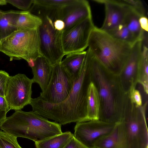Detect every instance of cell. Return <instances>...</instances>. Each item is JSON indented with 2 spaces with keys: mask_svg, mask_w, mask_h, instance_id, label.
Returning a JSON list of instances; mask_svg holds the SVG:
<instances>
[{
  "mask_svg": "<svg viewBox=\"0 0 148 148\" xmlns=\"http://www.w3.org/2000/svg\"><path fill=\"white\" fill-rule=\"evenodd\" d=\"M132 47L95 26L90 34L88 45L94 56L104 67L108 69L124 67Z\"/></svg>",
  "mask_w": 148,
  "mask_h": 148,
  "instance_id": "cell-3",
  "label": "cell"
},
{
  "mask_svg": "<svg viewBox=\"0 0 148 148\" xmlns=\"http://www.w3.org/2000/svg\"><path fill=\"white\" fill-rule=\"evenodd\" d=\"M73 135L68 131L35 142L36 148H64Z\"/></svg>",
  "mask_w": 148,
  "mask_h": 148,
  "instance_id": "cell-22",
  "label": "cell"
},
{
  "mask_svg": "<svg viewBox=\"0 0 148 148\" xmlns=\"http://www.w3.org/2000/svg\"><path fill=\"white\" fill-rule=\"evenodd\" d=\"M115 124L99 120L77 122L74 127L73 135L87 147L92 148L95 141L100 137L110 133Z\"/></svg>",
  "mask_w": 148,
  "mask_h": 148,
  "instance_id": "cell-11",
  "label": "cell"
},
{
  "mask_svg": "<svg viewBox=\"0 0 148 148\" xmlns=\"http://www.w3.org/2000/svg\"><path fill=\"white\" fill-rule=\"evenodd\" d=\"M72 0H34L29 11L39 16L43 15L48 17L53 23L59 19L63 8Z\"/></svg>",
  "mask_w": 148,
  "mask_h": 148,
  "instance_id": "cell-14",
  "label": "cell"
},
{
  "mask_svg": "<svg viewBox=\"0 0 148 148\" xmlns=\"http://www.w3.org/2000/svg\"><path fill=\"white\" fill-rule=\"evenodd\" d=\"M143 114H131L122 118L120 126L126 148H148V130Z\"/></svg>",
  "mask_w": 148,
  "mask_h": 148,
  "instance_id": "cell-8",
  "label": "cell"
},
{
  "mask_svg": "<svg viewBox=\"0 0 148 148\" xmlns=\"http://www.w3.org/2000/svg\"><path fill=\"white\" fill-rule=\"evenodd\" d=\"M92 148H96L94 147H93Z\"/></svg>",
  "mask_w": 148,
  "mask_h": 148,
  "instance_id": "cell-37",
  "label": "cell"
},
{
  "mask_svg": "<svg viewBox=\"0 0 148 148\" xmlns=\"http://www.w3.org/2000/svg\"><path fill=\"white\" fill-rule=\"evenodd\" d=\"M0 52L10 57V61L23 59L32 67L35 60L42 56L38 29L15 31L0 42Z\"/></svg>",
  "mask_w": 148,
  "mask_h": 148,
  "instance_id": "cell-4",
  "label": "cell"
},
{
  "mask_svg": "<svg viewBox=\"0 0 148 148\" xmlns=\"http://www.w3.org/2000/svg\"><path fill=\"white\" fill-rule=\"evenodd\" d=\"M96 148H125L123 138L116 123L113 130L109 134L103 136L95 142Z\"/></svg>",
  "mask_w": 148,
  "mask_h": 148,
  "instance_id": "cell-17",
  "label": "cell"
},
{
  "mask_svg": "<svg viewBox=\"0 0 148 148\" xmlns=\"http://www.w3.org/2000/svg\"><path fill=\"white\" fill-rule=\"evenodd\" d=\"M42 23V19L29 10L19 11L16 20L17 30L38 29Z\"/></svg>",
  "mask_w": 148,
  "mask_h": 148,
  "instance_id": "cell-20",
  "label": "cell"
},
{
  "mask_svg": "<svg viewBox=\"0 0 148 148\" xmlns=\"http://www.w3.org/2000/svg\"><path fill=\"white\" fill-rule=\"evenodd\" d=\"M125 6L126 12L123 23L137 41L143 40L146 32L140 26L139 22L140 16L134 11Z\"/></svg>",
  "mask_w": 148,
  "mask_h": 148,
  "instance_id": "cell-18",
  "label": "cell"
},
{
  "mask_svg": "<svg viewBox=\"0 0 148 148\" xmlns=\"http://www.w3.org/2000/svg\"><path fill=\"white\" fill-rule=\"evenodd\" d=\"M92 1L104 5L105 19L100 29L106 32L123 23L126 8L119 0H93Z\"/></svg>",
  "mask_w": 148,
  "mask_h": 148,
  "instance_id": "cell-13",
  "label": "cell"
},
{
  "mask_svg": "<svg viewBox=\"0 0 148 148\" xmlns=\"http://www.w3.org/2000/svg\"><path fill=\"white\" fill-rule=\"evenodd\" d=\"M74 79L60 63L53 66L51 76L46 89L39 97L47 102L57 104L65 101L72 88Z\"/></svg>",
  "mask_w": 148,
  "mask_h": 148,
  "instance_id": "cell-6",
  "label": "cell"
},
{
  "mask_svg": "<svg viewBox=\"0 0 148 148\" xmlns=\"http://www.w3.org/2000/svg\"><path fill=\"white\" fill-rule=\"evenodd\" d=\"M9 3L17 8L23 10H29L31 7L34 0H6Z\"/></svg>",
  "mask_w": 148,
  "mask_h": 148,
  "instance_id": "cell-27",
  "label": "cell"
},
{
  "mask_svg": "<svg viewBox=\"0 0 148 148\" xmlns=\"http://www.w3.org/2000/svg\"><path fill=\"white\" fill-rule=\"evenodd\" d=\"M3 131L13 136L35 142L62 133L60 125L49 121L33 111H15L0 125Z\"/></svg>",
  "mask_w": 148,
  "mask_h": 148,
  "instance_id": "cell-2",
  "label": "cell"
},
{
  "mask_svg": "<svg viewBox=\"0 0 148 148\" xmlns=\"http://www.w3.org/2000/svg\"><path fill=\"white\" fill-rule=\"evenodd\" d=\"M100 98L99 92L94 83L90 82L88 88L87 99V121L99 119Z\"/></svg>",
  "mask_w": 148,
  "mask_h": 148,
  "instance_id": "cell-16",
  "label": "cell"
},
{
  "mask_svg": "<svg viewBox=\"0 0 148 148\" xmlns=\"http://www.w3.org/2000/svg\"><path fill=\"white\" fill-rule=\"evenodd\" d=\"M91 67L86 55L78 75L67 99L57 104H51L39 97L32 98L29 104L32 111L47 119L54 121L61 125L73 122L87 121V99L90 82Z\"/></svg>",
  "mask_w": 148,
  "mask_h": 148,
  "instance_id": "cell-1",
  "label": "cell"
},
{
  "mask_svg": "<svg viewBox=\"0 0 148 148\" xmlns=\"http://www.w3.org/2000/svg\"><path fill=\"white\" fill-rule=\"evenodd\" d=\"M19 12L10 10L4 12L0 16V42L17 30L15 23Z\"/></svg>",
  "mask_w": 148,
  "mask_h": 148,
  "instance_id": "cell-19",
  "label": "cell"
},
{
  "mask_svg": "<svg viewBox=\"0 0 148 148\" xmlns=\"http://www.w3.org/2000/svg\"><path fill=\"white\" fill-rule=\"evenodd\" d=\"M138 69L143 72V77L140 82L143 85L147 94L148 92V41L144 40L143 42L140 59Z\"/></svg>",
  "mask_w": 148,
  "mask_h": 148,
  "instance_id": "cell-24",
  "label": "cell"
},
{
  "mask_svg": "<svg viewBox=\"0 0 148 148\" xmlns=\"http://www.w3.org/2000/svg\"><path fill=\"white\" fill-rule=\"evenodd\" d=\"M124 5L138 14L140 17L146 16V11L143 2L139 0H119Z\"/></svg>",
  "mask_w": 148,
  "mask_h": 148,
  "instance_id": "cell-26",
  "label": "cell"
},
{
  "mask_svg": "<svg viewBox=\"0 0 148 148\" xmlns=\"http://www.w3.org/2000/svg\"><path fill=\"white\" fill-rule=\"evenodd\" d=\"M33 77L32 79L34 83H37L42 90L44 91L50 81L53 70V66L44 57L41 56L34 61L31 67Z\"/></svg>",
  "mask_w": 148,
  "mask_h": 148,
  "instance_id": "cell-15",
  "label": "cell"
},
{
  "mask_svg": "<svg viewBox=\"0 0 148 148\" xmlns=\"http://www.w3.org/2000/svg\"><path fill=\"white\" fill-rule=\"evenodd\" d=\"M90 61L92 69L95 72L99 88V92L103 105V114L99 120L111 123L119 122L114 114V102L111 86L103 73V66L91 53Z\"/></svg>",
  "mask_w": 148,
  "mask_h": 148,
  "instance_id": "cell-10",
  "label": "cell"
},
{
  "mask_svg": "<svg viewBox=\"0 0 148 148\" xmlns=\"http://www.w3.org/2000/svg\"><path fill=\"white\" fill-rule=\"evenodd\" d=\"M33 83L32 79L24 74L10 76L6 84L4 98L10 110H21L29 104L32 98Z\"/></svg>",
  "mask_w": 148,
  "mask_h": 148,
  "instance_id": "cell-7",
  "label": "cell"
},
{
  "mask_svg": "<svg viewBox=\"0 0 148 148\" xmlns=\"http://www.w3.org/2000/svg\"><path fill=\"white\" fill-rule=\"evenodd\" d=\"M139 22L142 29L145 32H148V20L146 16L140 17L139 19Z\"/></svg>",
  "mask_w": 148,
  "mask_h": 148,
  "instance_id": "cell-31",
  "label": "cell"
},
{
  "mask_svg": "<svg viewBox=\"0 0 148 148\" xmlns=\"http://www.w3.org/2000/svg\"><path fill=\"white\" fill-rule=\"evenodd\" d=\"M38 16L42 21L38 28L41 55L52 66L60 63L65 56L62 43V31L56 29L53 21L48 17Z\"/></svg>",
  "mask_w": 148,
  "mask_h": 148,
  "instance_id": "cell-5",
  "label": "cell"
},
{
  "mask_svg": "<svg viewBox=\"0 0 148 148\" xmlns=\"http://www.w3.org/2000/svg\"><path fill=\"white\" fill-rule=\"evenodd\" d=\"M91 17L90 7L87 1L72 0L62 9L59 19L64 23V30L82 20Z\"/></svg>",
  "mask_w": 148,
  "mask_h": 148,
  "instance_id": "cell-12",
  "label": "cell"
},
{
  "mask_svg": "<svg viewBox=\"0 0 148 148\" xmlns=\"http://www.w3.org/2000/svg\"><path fill=\"white\" fill-rule=\"evenodd\" d=\"M10 76L5 71L0 70V96L3 97H4L6 84Z\"/></svg>",
  "mask_w": 148,
  "mask_h": 148,
  "instance_id": "cell-28",
  "label": "cell"
},
{
  "mask_svg": "<svg viewBox=\"0 0 148 148\" xmlns=\"http://www.w3.org/2000/svg\"><path fill=\"white\" fill-rule=\"evenodd\" d=\"M53 25L55 29L59 31H63L65 24L64 22L61 20H57L53 22Z\"/></svg>",
  "mask_w": 148,
  "mask_h": 148,
  "instance_id": "cell-33",
  "label": "cell"
},
{
  "mask_svg": "<svg viewBox=\"0 0 148 148\" xmlns=\"http://www.w3.org/2000/svg\"><path fill=\"white\" fill-rule=\"evenodd\" d=\"M4 12V11H3L0 10V16Z\"/></svg>",
  "mask_w": 148,
  "mask_h": 148,
  "instance_id": "cell-36",
  "label": "cell"
},
{
  "mask_svg": "<svg viewBox=\"0 0 148 148\" xmlns=\"http://www.w3.org/2000/svg\"><path fill=\"white\" fill-rule=\"evenodd\" d=\"M95 27L91 17L63 30L61 39L65 55L84 51L88 47L89 38Z\"/></svg>",
  "mask_w": 148,
  "mask_h": 148,
  "instance_id": "cell-9",
  "label": "cell"
},
{
  "mask_svg": "<svg viewBox=\"0 0 148 148\" xmlns=\"http://www.w3.org/2000/svg\"><path fill=\"white\" fill-rule=\"evenodd\" d=\"M132 102L138 106H140L142 104L141 95L139 92L134 88L131 90L130 94Z\"/></svg>",
  "mask_w": 148,
  "mask_h": 148,
  "instance_id": "cell-29",
  "label": "cell"
},
{
  "mask_svg": "<svg viewBox=\"0 0 148 148\" xmlns=\"http://www.w3.org/2000/svg\"><path fill=\"white\" fill-rule=\"evenodd\" d=\"M10 110L9 106L4 97L0 96V111L7 112Z\"/></svg>",
  "mask_w": 148,
  "mask_h": 148,
  "instance_id": "cell-32",
  "label": "cell"
},
{
  "mask_svg": "<svg viewBox=\"0 0 148 148\" xmlns=\"http://www.w3.org/2000/svg\"><path fill=\"white\" fill-rule=\"evenodd\" d=\"M7 113L5 111H0V125L6 117Z\"/></svg>",
  "mask_w": 148,
  "mask_h": 148,
  "instance_id": "cell-34",
  "label": "cell"
},
{
  "mask_svg": "<svg viewBox=\"0 0 148 148\" xmlns=\"http://www.w3.org/2000/svg\"><path fill=\"white\" fill-rule=\"evenodd\" d=\"M105 32L114 38L127 43L132 46L137 42L123 23Z\"/></svg>",
  "mask_w": 148,
  "mask_h": 148,
  "instance_id": "cell-23",
  "label": "cell"
},
{
  "mask_svg": "<svg viewBox=\"0 0 148 148\" xmlns=\"http://www.w3.org/2000/svg\"><path fill=\"white\" fill-rule=\"evenodd\" d=\"M17 138V137L0 130V148H22Z\"/></svg>",
  "mask_w": 148,
  "mask_h": 148,
  "instance_id": "cell-25",
  "label": "cell"
},
{
  "mask_svg": "<svg viewBox=\"0 0 148 148\" xmlns=\"http://www.w3.org/2000/svg\"><path fill=\"white\" fill-rule=\"evenodd\" d=\"M64 148H89L76 139L73 135L70 140Z\"/></svg>",
  "mask_w": 148,
  "mask_h": 148,
  "instance_id": "cell-30",
  "label": "cell"
},
{
  "mask_svg": "<svg viewBox=\"0 0 148 148\" xmlns=\"http://www.w3.org/2000/svg\"><path fill=\"white\" fill-rule=\"evenodd\" d=\"M86 53V51H84L69 53L66 55L65 58L60 63L74 79L78 75Z\"/></svg>",
  "mask_w": 148,
  "mask_h": 148,
  "instance_id": "cell-21",
  "label": "cell"
},
{
  "mask_svg": "<svg viewBox=\"0 0 148 148\" xmlns=\"http://www.w3.org/2000/svg\"><path fill=\"white\" fill-rule=\"evenodd\" d=\"M7 3L6 0H0V5H5Z\"/></svg>",
  "mask_w": 148,
  "mask_h": 148,
  "instance_id": "cell-35",
  "label": "cell"
}]
</instances>
